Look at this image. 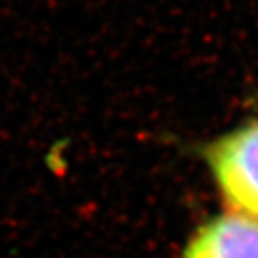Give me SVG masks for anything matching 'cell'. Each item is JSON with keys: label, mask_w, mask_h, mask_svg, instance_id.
I'll return each mask as SVG.
<instances>
[{"label": "cell", "mask_w": 258, "mask_h": 258, "mask_svg": "<svg viewBox=\"0 0 258 258\" xmlns=\"http://www.w3.org/2000/svg\"><path fill=\"white\" fill-rule=\"evenodd\" d=\"M203 154L228 212L258 219V120L215 138Z\"/></svg>", "instance_id": "6da1fadb"}, {"label": "cell", "mask_w": 258, "mask_h": 258, "mask_svg": "<svg viewBox=\"0 0 258 258\" xmlns=\"http://www.w3.org/2000/svg\"><path fill=\"white\" fill-rule=\"evenodd\" d=\"M179 258H258V219L235 212L210 219Z\"/></svg>", "instance_id": "7a4b0ae2"}]
</instances>
